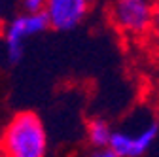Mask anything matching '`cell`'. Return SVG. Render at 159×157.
Segmentation results:
<instances>
[{
    "label": "cell",
    "mask_w": 159,
    "mask_h": 157,
    "mask_svg": "<svg viewBox=\"0 0 159 157\" xmlns=\"http://www.w3.org/2000/svg\"><path fill=\"white\" fill-rule=\"evenodd\" d=\"M4 157H46L48 131L36 112L23 110L13 114L2 131Z\"/></svg>",
    "instance_id": "obj_1"
},
{
    "label": "cell",
    "mask_w": 159,
    "mask_h": 157,
    "mask_svg": "<svg viewBox=\"0 0 159 157\" xmlns=\"http://www.w3.org/2000/svg\"><path fill=\"white\" fill-rule=\"evenodd\" d=\"M159 0H114L110 19L127 36H144L153 29Z\"/></svg>",
    "instance_id": "obj_2"
},
{
    "label": "cell",
    "mask_w": 159,
    "mask_h": 157,
    "mask_svg": "<svg viewBox=\"0 0 159 157\" xmlns=\"http://www.w3.org/2000/svg\"><path fill=\"white\" fill-rule=\"evenodd\" d=\"M49 29L44 13H17L4 27V49L10 65H17L25 55V42Z\"/></svg>",
    "instance_id": "obj_3"
},
{
    "label": "cell",
    "mask_w": 159,
    "mask_h": 157,
    "mask_svg": "<svg viewBox=\"0 0 159 157\" xmlns=\"http://www.w3.org/2000/svg\"><path fill=\"white\" fill-rule=\"evenodd\" d=\"M159 136V123L155 119L144 121L140 129H116L112 134L110 151L116 157H142L155 144Z\"/></svg>",
    "instance_id": "obj_4"
},
{
    "label": "cell",
    "mask_w": 159,
    "mask_h": 157,
    "mask_svg": "<svg viewBox=\"0 0 159 157\" xmlns=\"http://www.w3.org/2000/svg\"><path fill=\"white\" fill-rule=\"evenodd\" d=\"M91 8V0H48L44 15L49 29L66 32L84 23Z\"/></svg>",
    "instance_id": "obj_5"
},
{
    "label": "cell",
    "mask_w": 159,
    "mask_h": 157,
    "mask_svg": "<svg viewBox=\"0 0 159 157\" xmlns=\"http://www.w3.org/2000/svg\"><path fill=\"white\" fill-rule=\"evenodd\" d=\"M112 134H114V129L102 117H93L85 125V136L93 150H108L112 142Z\"/></svg>",
    "instance_id": "obj_6"
},
{
    "label": "cell",
    "mask_w": 159,
    "mask_h": 157,
    "mask_svg": "<svg viewBox=\"0 0 159 157\" xmlns=\"http://www.w3.org/2000/svg\"><path fill=\"white\" fill-rule=\"evenodd\" d=\"M48 0H21V10L23 13H44L46 11Z\"/></svg>",
    "instance_id": "obj_7"
},
{
    "label": "cell",
    "mask_w": 159,
    "mask_h": 157,
    "mask_svg": "<svg viewBox=\"0 0 159 157\" xmlns=\"http://www.w3.org/2000/svg\"><path fill=\"white\" fill-rule=\"evenodd\" d=\"M152 32H153V44L159 49V2H157V10H155V21H153Z\"/></svg>",
    "instance_id": "obj_8"
},
{
    "label": "cell",
    "mask_w": 159,
    "mask_h": 157,
    "mask_svg": "<svg viewBox=\"0 0 159 157\" xmlns=\"http://www.w3.org/2000/svg\"><path fill=\"white\" fill-rule=\"evenodd\" d=\"M84 157H116L110 150H91L89 153H85Z\"/></svg>",
    "instance_id": "obj_9"
},
{
    "label": "cell",
    "mask_w": 159,
    "mask_h": 157,
    "mask_svg": "<svg viewBox=\"0 0 159 157\" xmlns=\"http://www.w3.org/2000/svg\"><path fill=\"white\" fill-rule=\"evenodd\" d=\"M93 2H95V0H91V4H93Z\"/></svg>",
    "instance_id": "obj_10"
}]
</instances>
